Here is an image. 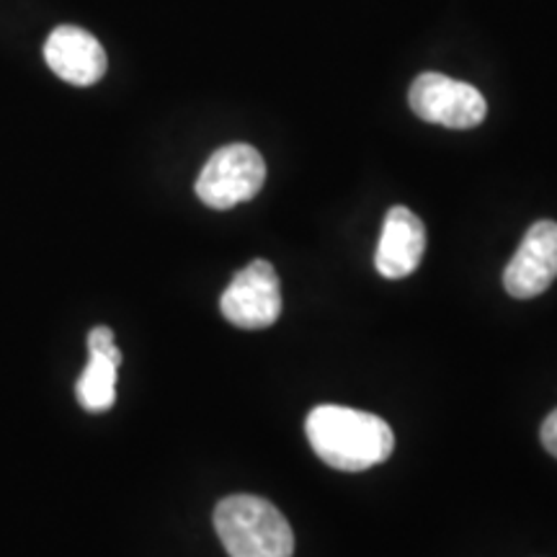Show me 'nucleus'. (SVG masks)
Returning a JSON list of instances; mask_svg holds the SVG:
<instances>
[{
  "instance_id": "1",
  "label": "nucleus",
  "mask_w": 557,
  "mask_h": 557,
  "mask_svg": "<svg viewBox=\"0 0 557 557\" xmlns=\"http://www.w3.org/2000/svg\"><path fill=\"white\" fill-rule=\"evenodd\" d=\"M310 447L331 468L344 472H364L393 455L395 434L380 416L344 406H318L310 410Z\"/></svg>"
},
{
  "instance_id": "2",
  "label": "nucleus",
  "mask_w": 557,
  "mask_h": 557,
  "mask_svg": "<svg viewBox=\"0 0 557 557\" xmlns=\"http://www.w3.org/2000/svg\"><path fill=\"white\" fill-rule=\"evenodd\" d=\"M214 529L230 557H292L295 534L274 504L259 496H230L214 508Z\"/></svg>"
},
{
  "instance_id": "3",
  "label": "nucleus",
  "mask_w": 557,
  "mask_h": 557,
  "mask_svg": "<svg viewBox=\"0 0 557 557\" xmlns=\"http://www.w3.org/2000/svg\"><path fill=\"white\" fill-rule=\"evenodd\" d=\"M267 181V163L250 145H225L207 160L197 178V197L212 209H233L253 199Z\"/></svg>"
},
{
  "instance_id": "4",
  "label": "nucleus",
  "mask_w": 557,
  "mask_h": 557,
  "mask_svg": "<svg viewBox=\"0 0 557 557\" xmlns=\"http://www.w3.org/2000/svg\"><path fill=\"white\" fill-rule=\"evenodd\" d=\"M408 101L418 120L449 129H472L487 114V103L475 86L442 73L418 75Z\"/></svg>"
},
{
  "instance_id": "5",
  "label": "nucleus",
  "mask_w": 557,
  "mask_h": 557,
  "mask_svg": "<svg viewBox=\"0 0 557 557\" xmlns=\"http://www.w3.org/2000/svg\"><path fill=\"white\" fill-rule=\"evenodd\" d=\"M220 310L227 323L243 331H263L282 315V289L269 261L256 259L235 274L222 292Z\"/></svg>"
},
{
  "instance_id": "6",
  "label": "nucleus",
  "mask_w": 557,
  "mask_h": 557,
  "mask_svg": "<svg viewBox=\"0 0 557 557\" xmlns=\"http://www.w3.org/2000/svg\"><path fill=\"white\" fill-rule=\"evenodd\" d=\"M557 278V222L540 220L527 230L524 240L504 271V287L511 297L532 299Z\"/></svg>"
},
{
  "instance_id": "7",
  "label": "nucleus",
  "mask_w": 557,
  "mask_h": 557,
  "mask_svg": "<svg viewBox=\"0 0 557 557\" xmlns=\"http://www.w3.org/2000/svg\"><path fill=\"white\" fill-rule=\"evenodd\" d=\"M45 60L70 86H94L107 75V52L94 34L81 26H58L45 41Z\"/></svg>"
},
{
  "instance_id": "8",
  "label": "nucleus",
  "mask_w": 557,
  "mask_h": 557,
  "mask_svg": "<svg viewBox=\"0 0 557 557\" xmlns=\"http://www.w3.org/2000/svg\"><path fill=\"white\" fill-rule=\"evenodd\" d=\"M426 250V227L408 207H393L382 225L374 267L385 278H406L421 267Z\"/></svg>"
},
{
  "instance_id": "9",
  "label": "nucleus",
  "mask_w": 557,
  "mask_h": 557,
  "mask_svg": "<svg viewBox=\"0 0 557 557\" xmlns=\"http://www.w3.org/2000/svg\"><path fill=\"white\" fill-rule=\"evenodd\" d=\"M122 367V351H94L88 359V367L83 369L75 393H78L81 406L90 413H103L114 406L116 400V374Z\"/></svg>"
},
{
  "instance_id": "10",
  "label": "nucleus",
  "mask_w": 557,
  "mask_h": 557,
  "mask_svg": "<svg viewBox=\"0 0 557 557\" xmlns=\"http://www.w3.org/2000/svg\"><path fill=\"white\" fill-rule=\"evenodd\" d=\"M540 436H542V444H545V449L549 451V455L557 457V410H553V413L545 418Z\"/></svg>"
}]
</instances>
